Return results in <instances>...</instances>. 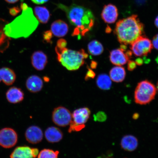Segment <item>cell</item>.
<instances>
[{
    "instance_id": "obj_1",
    "label": "cell",
    "mask_w": 158,
    "mask_h": 158,
    "mask_svg": "<svg viewBox=\"0 0 158 158\" xmlns=\"http://www.w3.org/2000/svg\"><path fill=\"white\" fill-rule=\"evenodd\" d=\"M57 7L65 12L71 24L76 27L73 36H84L93 27L95 18L90 10L81 6L73 4L70 6L59 3Z\"/></svg>"
},
{
    "instance_id": "obj_2",
    "label": "cell",
    "mask_w": 158,
    "mask_h": 158,
    "mask_svg": "<svg viewBox=\"0 0 158 158\" xmlns=\"http://www.w3.org/2000/svg\"><path fill=\"white\" fill-rule=\"evenodd\" d=\"M38 25V20L33 15L32 9L28 7L23 10L20 15L6 24L4 31L10 38H27L34 32Z\"/></svg>"
},
{
    "instance_id": "obj_3",
    "label": "cell",
    "mask_w": 158,
    "mask_h": 158,
    "mask_svg": "<svg viewBox=\"0 0 158 158\" xmlns=\"http://www.w3.org/2000/svg\"><path fill=\"white\" fill-rule=\"evenodd\" d=\"M144 25L138 16L133 15L120 20L116 23L114 33L121 44H131L144 33Z\"/></svg>"
},
{
    "instance_id": "obj_4",
    "label": "cell",
    "mask_w": 158,
    "mask_h": 158,
    "mask_svg": "<svg viewBox=\"0 0 158 158\" xmlns=\"http://www.w3.org/2000/svg\"><path fill=\"white\" fill-rule=\"evenodd\" d=\"M88 57V54L83 49L76 51L66 48L62 54L57 56V59L68 70L74 71L84 64L85 59Z\"/></svg>"
},
{
    "instance_id": "obj_5",
    "label": "cell",
    "mask_w": 158,
    "mask_h": 158,
    "mask_svg": "<svg viewBox=\"0 0 158 158\" xmlns=\"http://www.w3.org/2000/svg\"><path fill=\"white\" fill-rule=\"evenodd\" d=\"M156 92L157 89L152 83L142 81L138 84L134 92L135 103L142 105L149 103L155 98Z\"/></svg>"
},
{
    "instance_id": "obj_6",
    "label": "cell",
    "mask_w": 158,
    "mask_h": 158,
    "mask_svg": "<svg viewBox=\"0 0 158 158\" xmlns=\"http://www.w3.org/2000/svg\"><path fill=\"white\" fill-rule=\"evenodd\" d=\"M90 114V110L87 107L75 110L72 114V121L70 124L69 132L78 131L85 128V124L88 121Z\"/></svg>"
},
{
    "instance_id": "obj_7",
    "label": "cell",
    "mask_w": 158,
    "mask_h": 158,
    "mask_svg": "<svg viewBox=\"0 0 158 158\" xmlns=\"http://www.w3.org/2000/svg\"><path fill=\"white\" fill-rule=\"evenodd\" d=\"M153 48L151 41L143 35L132 43L130 47L133 54L139 57L147 56L151 52Z\"/></svg>"
},
{
    "instance_id": "obj_8",
    "label": "cell",
    "mask_w": 158,
    "mask_h": 158,
    "mask_svg": "<svg viewBox=\"0 0 158 158\" xmlns=\"http://www.w3.org/2000/svg\"><path fill=\"white\" fill-rule=\"evenodd\" d=\"M52 120L57 126L66 127L70 125L72 121V114L68 109L63 106H58L53 110Z\"/></svg>"
},
{
    "instance_id": "obj_9",
    "label": "cell",
    "mask_w": 158,
    "mask_h": 158,
    "mask_svg": "<svg viewBox=\"0 0 158 158\" xmlns=\"http://www.w3.org/2000/svg\"><path fill=\"white\" fill-rule=\"evenodd\" d=\"M18 141L17 134L10 128H5L0 130V145L5 148H12Z\"/></svg>"
},
{
    "instance_id": "obj_10",
    "label": "cell",
    "mask_w": 158,
    "mask_h": 158,
    "mask_svg": "<svg viewBox=\"0 0 158 158\" xmlns=\"http://www.w3.org/2000/svg\"><path fill=\"white\" fill-rule=\"evenodd\" d=\"M39 154V150L27 146L17 147L11 153L10 158H34Z\"/></svg>"
},
{
    "instance_id": "obj_11",
    "label": "cell",
    "mask_w": 158,
    "mask_h": 158,
    "mask_svg": "<svg viewBox=\"0 0 158 158\" xmlns=\"http://www.w3.org/2000/svg\"><path fill=\"white\" fill-rule=\"evenodd\" d=\"M26 139L29 143L35 144L40 143L43 137L42 130L36 126H32L27 128L25 133Z\"/></svg>"
},
{
    "instance_id": "obj_12",
    "label": "cell",
    "mask_w": 158,
    "mask_h": 158,
    "mask_svg": "<svg viewBox=\"0 0 158 158\" xmlns=\"http://www.w3.org/2000/svg\"><path fill=\"white\" fill-rule=\"evenodd\" d=\"M118 15V9L116 6L112 4H109L104 6L101 16L105 22L111 24L115 22Z\"/></svg>"
},
{
    "instance_id": "obj_13",
    "label": "cell",
    "mask_w": 158,
    "mask_h": 158,
    "mask_svg": "<svg viewBox=\"0 0 158 158\" xmlns=\"http://www.w3.org/2000/svg\"><path fill=\"white\" fill-rule=\"evenodd\" d=\"M32 66L37 70H42L47 63V55L41 51H37L33 53L31 57Z\"/></svg>"
},
{
    "instance_id": "obj_14",
    "label": "cell",
    "mask_w": 158,
    "mask_h": 158,
    "mask_svg": "<svg viewBox=\"0 0 158 158\" xmlns=\"http://www.w3.org/2000/svg\"><path fill=\"white\" fill-rule=\"evenodd\" d=\"M110 59L112 64L116 66H123L129 60L123 51L120 49L112 51L110 52Z\"/></svg>"
},
{
    "instance_id": "obj_15",
    "label": "cell",
    "mask_w": 158,
    "mask_h": 158,
    "mask_svg": "<svg viewBox=\"0 0 158 158\" xmlns=\"http://www.w3.org/2000/svg\"><path fill=\"white\" fill-rule=\"evenodd\" d=\"M6 98L10 103L16 104L23 100L24 94L21 89L16 87H12L7 91Z\"/></svg>"
},
{
    "instance_id": "obj_16",
    "label": "cell",
    "mask_w": 158,
    "mask_h": 158,
    "mask_svg": "<svg viewBox=\"0 0 158 158\" xmlns=\"http://www.w3.org/2000/svg\"><path fill=\"white\" fill-rule=\"evenodd\" d=\"M51 29L52 34L59 37L64 36L68 33L69 31L68 25L61 20H58L52 23Z\"/></svg>"
},
{
    "instance_id": "obj_17",
    "label": "cell",
    "mask_w": 158,
    "mask_h": 158,
    "mask_svg": "<svg viewBox=\"0 0 158 158\" xmlns=\"http://www.w3.org/2000/svg\"><path fill=\"white\" fill-rule=\"evenodd\" d=\"M44 134L45 139L51 143H58L63 138L62 131L58 128L53 126L47 128Z\"/></svg>"
},
{
    "instance_id": "obj_18",
    "label": "cell",
    "mask_w": 158,
    "mask_h": 158,
    "mask_svg": "<svg viewBox=\"0 0 158 158\" xmlns=\"http://www.w3.org/2000/svg\"><path fill=\"white\" fill-rule=\"evenodd\" d=\"M26 85L27 89L32 93L40 91L43 86L42 79L35 75H33L29 77L27 80Z\"/></svg>"
},
{
    "instance_id": "obj_19",
    "label": "cell",
    "mask_w": 158,
    "mask_h": 158,
    "mask_svg": "<svg viewBox=\"0 0 158 158\" xmlns=\"http://www.w3.org/2000/svg\"><path fill=\"white\" fill-rule=\"evenodd\" d=\"M8 22L0 18V53H3L8 48L11 38L5 34L4 28Z\"/></svg>"
},
{
    "instance_id": "obj_20",
    "label": "cell",
    "mask_w": 158,
    "mask_h": 158,
    "mask_svg": "<svg viewBox=\"0 0 158 158\" xmlns=\"http://www.w3.org/2000/svg\"><path fill=\"white\" fill-rule=\"evenodd\" d=\"M16 78L15 73L13 70L8 68L0 69V82L2 81L8 86L14 83Z\"/></svg>"
},
{
    "instance_id": "obj_21",
    "label": "cell",
    "mask_w": 158,
    "mask_h": 158,
    "mask_svg": "<svg viewBox=\"0 0 158 158\" xmlns=\"http://www.w3.org/2000/svg\"><path fill=\"white\" fill-rule=\"evenodd\" d=\"M137 138L132 135H126L122 138L120 145L122 149L128 152H132L137 149L138 146Z\"/></svg>"
},
{
    "instance_id": "obj_22",
    "label": "cell",
    "mask_w": 158,
    "mask_h": 158,
    "mask_svg": "<svg viewBox=\"0 0 158 158\" xmlns=\"http://www.w3.org/2000/svg\"><path fill=\"white\" fill-rule=\"evenodd\" d=\"M126 73L124 69L121 66H116L112 68L110 72V77L111 80L116 82L123 81L125 78Z\"/></svg>"
},
{
    "instance_id": "obj_23",
    "label": "cell",
    "mask_w": 158,
    "mask_h": 158,
    "mask_svg": "<svg viewBox=\"0 0 158 158\" xmlns=\"http://www.w3.org/2000/svg\"><path fill=\"white\" fill-rule=\"evenodd\" d=\"M35 17L40 22L46 23L50 18V13L48 9L45 7L36 6L34 9Z\"/></svg>"
},
{
    "instance_id": "obj_24",
    "label": "cell",
    "mask_w": 158,
    "mask_h": 158,
    "mask_svg": "<svg viewBox=\"0 0 158 158\" xmlns=\"http://www.w3.org/2000/svg\"><path fill=\"white\" fill-rule=\"evenodd\" d=\"M98 87L102 90H108L111 88L112 81L110 76L106 74L99 75L96 80Z\"/></svg>"
},
{
    "instance_id": "obj_25",
    "label": "cell",
    "mask_w": 158,
    "mask_h": 158,
    "mask_svg": "<svg viewBox=\"0 0 158 158\" xmlns=\"http://www.w3.org/2000/svg\"><path fill=\"white\" fill-rule=\"evenodd\" d=\"M88 48L89 53L94 56L101 54L104 50L102 43L96 40H93L89 43Z\"/></svg>"
},
{
    "instance_id": "obj_26",
    "label": "cell",
    "mask_w": 158,
    "mask_h": 158,
    "mask_svg": "<svg viewBox=\"0 0 158 158\" xmlns=\"http://www.w3.org/2000/svg\"><path fill=\"white\" fill-rule=\"evenodd\" d=\"M59 152L49 149H44L40 152L38 158H58Z\"/></svg>"
},
{
    "instance_id": "obj_27",
    "label": "cell",
    "mask_w": 158,
    "mask_h": 158,
    "mask_svg": "<svg viewBox=\"0 0 158 158\" xmlns=\"http://www.w3.org/2000/svg\"><path fill=\"white\" fill-rule=\"evenodd\" d=\"M43 39L47 43H50L52 38V33L51 31H45L43 34Z\"/></svg>"
},
{
    "instance_id": "obj_28",
    "label": "cell",
    "mask_w": 158,
    "mask_h": 158,
    "mask_svg": "<svg viewBox=\"0 0 158 158\" xmlns=\"http://www.w3.org/2000/svg\"><path fill=\"white\" fill-rule=\"evenodd\" d=\"M67 45V41L64 39H61L57 41L56 47L59 49H63L66 48Z\"/></svg>"
},
{
    "instance_id": "obj_29",
    "label": "cell",
    "mask_w": 158,
    "mask_h": 158,
    "mask_svg": "<svg viewBox=\"0 0 158 158\" xmlns=\"http://www.w3.org/2000/svg\"><path fill=\"white\" fill-rule=\"evenodd\" d=\"M95 76V73L94 71L88 68V72L86 73L85 77V80L88 81L90 79H93Z\"/></svg>"
},
{
    "instance_id": "obj_30",
    "label": "cell",
    "mask_w": 158,
    "mask_h": 158,
    "mask_svg": "<svg viewBox=\"0 0 158 158\" xmlns=\"http://www.w3.org/2000/svg\"><path fill=\"white\" fill-rule=\"evenodd\" d=\"M9 11L10 15L13 16H15L21 11V9L19 7H13L10 9Z\"/></svg>"
},
{
    "instance_id": "obj_31",
    "label": "cell",
    "mask_w": 158,
    "mask_h": 158,
    "mask_svg": "<svg viewBox=\"0 0 158 158\" xmlns=\"http://www.w3.org/2000/svg\"><path fill=\"white\" fill-rule=\"evenodd\" d=\"M137 64H136L135 62L133 60H129L128 62L127 69L130 71H133L135 69Z\"/></svg>"
},
{
    "instance_id": "obj_32",
    "label": "cell",
    "mask_w": 158,
    "mask_h": 158,
    "mask_svg": "<svg viewBox=\"0 0 158 158\" xmlns=\"http://www.w3.org/2000/svg\"><path fill=\"white\" fill-rule=\"evenodd\" d=\"M152 44L153 47L158 50V34L156 35L153 37Z\"/></svg>"
},
{
    "instance_id": "obj_33",
    "label": "cell",
    "mask_w": 158,
    "mask_h": 158,
    "mask_svg": "<svg viewBox=\"0 0 158 158\" xmlns=\"http://www.w3.org/2000/svg\"><path fill=\"white\" fill-rule=\"evenodd\" d=\"M33 3L37 5H42L47 2L49 0H31Z\"/></svg>"
},
{
    "instance_id": "obj_34",
    "label": "cell",
    "mask_w": 158,
    "mask_h": 158,
    "mask_svg": "<svg viewBox=\"0 0 158 158\" xmlns=\"http://www.w3.org/2000/svg\"><path fill=\"white\" fill-rule=\"evenodd\" d=\"M135 62L136 64L138 65V66H141L143 64V60L141 58H138L136 59Z\"/></svg>"
},
{
    "instance_id": "obj_35",
    "label": "cell",
    "mask_w": 158,
    "mask_h": 158,
    "mask_svg": "<svg viewBox=\"0 0 158 158\" xmlns=\"http://www.w3.org/2000/svg\"><path fill=\"white\" fill-rule=\"evenodd\" d=\"M97 62L94 61H92L91 63V68L93 69H95L97 68Z\"/></svg>"
},
{
    "instance_id": "obj_36",
    "label": "cell",
    "mask_w": 158,
    "mask_h": 158,
    "mask_svg": "<svg viewBox=\"0 0 158 158\" xmlns=\"http://www.w3.org/2000/svg\"><path fill=\"white\" fill-rule=\"evenodd\" d=\"M132 54H133V52H132L131 51L128 50L126 52L125 54L128 59H130L132 56Z\"/></svg>"
},
{
    "instance_id": "obj_37",
    "label": "cell",
    "mask_w": 158,
    "mask_h": 158,
    "mask_svg": "<svg viewBox=\"0 0 158 158\" xmlns=\"http://www.w3.org/2000/svg\"><path fill=\"white\" fill-rule=\"evenodd\" d=\"M27 7H28V6H27L26 4L25 3H21V9L23 10H25L26 9H27Z\"/></svg>"
},
{
    "instance_id": "obj_38",
    "label": "cell",
    "mask_w": 158,
    "mask_h": 158,
    "mask_svg": "<svg viewBox=\"0 0 158 158\" xmlns=\"http://www.w3.org/2000/svg\"><path fill=\"white\" fill-rule=\"evenodd\" d=\"M126 45L122 44V45H120V49L124 52V51H125L126 49H127V47H126Z\"/></svg>"
},
{
    "instance_id": "obj_39",
    "label": "cell",
    "mask_w": 158,
    "mask_h": 158,
    "mask_svg": "<svg viewBox=\"0 0 158 158\" xmlns=\"http://www.w3.org/2000/svg\"><path fill=\"white\" fill-rule=\"evenodd\" d=\"M5 1L9 3L13 4L17 2L19 0H5Z\"/></svg>"
},
{
    "instance_id": "obj_40",
    "label": "cell",
    "mask_w": 158,
    "mask_h": 158,
    "mask_svg": "<svg viewBox=\"0 0 158 158\" xmlns=\"http://www.w3.org/2000/svg\"><path fill=\"white\" fill-rule=\"evenodd\" d=\"M155 24L156 26V27H157V28H158V15L155 19Z\"/></svg>"
},
{
    "instance_id": "obj_41",
    "label": "cell",
    "mask_w": 158,
    "mask_h": 158,
    "mask_svg": "<svg viewBox=\"0 0 158 158\" xmlns=\"http://www.w3.org/2000/svg\"><path fill=\"white\" fill-rule=\"evenodd\" d=\"M111 29L110 28V27H106V33H109L111 31Z\"/></svg>"
},
{
    "instance_id": "obj_42",
    "label": "cell",
    "mask_w": 158,
    "mask_h": 158,
    "mask_svg": "<svg viewBox=\"0 0 158 158\" xmlns=\"http://www.w3.org/2000/svg\"><path fill=\"white\" fill-rule=\"evenodd\" d=\"M145 0H137V2H139V3L143 2Z\"/></svg>"
},
{
    "instance_id": "obj_43",
    "label": "cell",
    "mask_w": 158,
    "mask_h": 158,
    "mask_svg": "<svg viewBox=\"0 0 158 158\" xmlns=\"http://www.w3.org/2000/svg\"><path fill=\"white\" fill-rule=\"evenodd\" d=\"M157 90H158V81L157 83Z\"/></svg>"
}]
</instances>
